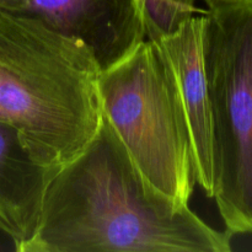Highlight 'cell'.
I'll return each mask as SVG.
<instances>
[{
    "label": "cell",
    "instance_id": "1",
    "mask_svg": "<svg viewBox=\"0 0 252 252\" xmlns=\"http://www.w3.org/2000/svg\"><path fill=\"white\" fill-rule=\"evenodd\" d=\"M231 236L157 191L102 116L89 144L52 177L21 252H228Z\"/></svg>",
    "mask_w": 252,
    "mask_h": 252
},
{
    "label": "cell",
    "instance_id": "2",
    "mask_svg": "<svg viewBox=\"0 0 252 252\" xmlns=\"http://www.w3.org/2000/svg\"><path fill=\"white\" fill-rule=\"evenodd\" d=\"M100 73L80 42L0 11V121L17 128L39 164L63 166L97 132Z\"/></svg>",
    "mask_w": 252,
    "mask_h": 252
},
{
    "label": "cell",
    "instance_id": "3",
    "mask_svg": "<svg viewBox=\"0 0 252 252\" xmlns=\"http://www.w3.org/2000/svg\"><path fill=\"white\" fill-rule=\"evenodd\" d=\"M102 116L144 179L189 204L196 185L189 126L159 44L144 39L98 78Z\"/></svg>",
    "mask_w": 252,
    "mask_h": 252
},
{
    "label": "cell",
    "instance_id": "4",
    "mask_svg": "<svg viewBox=\"0 0 252 252\" xmlns=\"http://www.w3.org/2000/svg\"><path fill=\"white\" fill-rule=\"evenodd\" d=\"M213 192L231 234H252V2L203 14Z\"/></svg>",
    "mask_w": 252,
    "mask_h": 252
},
{
    "label": "cell",
    "instance_id": "5",
    "mask_svg": "<svg viewBox=\"0 0 252 252\" xmlns=\"http://www.w3.org/2000/svg\"><path fill=\"white\" fill-rule=\"evenodd\" d=\"M19 15L39 20L53 31L80 42L93 53L101 70L147 39L135 0H24Z\"/></svg>",
    "mask_w": 252,
    "mask_h": 252
},
{
    "label": "cell",
    "instance_id": "6",
    "mask_svg": "<svg viewBox=\"0 0 252 252\" xmlns=\"http://www.w3.org/2000/svg\"><path fill=\"white\" fill-rule=\"evenodd\" d=\"M155 42L169 66L189 126L196 184L212 198L211 107L203 59V14Z\"/></svg>",
    "mask_w": 252,
    "mask_h": 252
},
{
    "label": "cell",
    "instance_id": "7",
    "mask_svg": "<svg viewBox=\"0 0 252 252\" xmlns=\"http://www.w3.org/2000/svg\"><path fill=\"white\" fill-rule=\"evenodd\" d=\"M58 169L36 161L17 128L0 121V231L17 252L38 229L47 189Z\"/></svg>",
    "mask_w": 252,
    "mask_h": 252
},
{
    "label": "cell",
    "instance_id": "8",
    "mask_svg": "<svg viewBox=\"0 0 252 252\" xmlns=\"http://www.w3.org/2000/svg\"><path fill=\"white\" fill-rule=\"evenodd\" d=\"M142 12L147 39L158 41L197 16L196 0H135Z\"/></svg>",
    "mask_w": 252,
    "mask_h": 252
},
{
    "label": "cell",
    "instance_id": "9",
    "mask_svg": "<svg viewBox=\"0 0 252 252\" xmlns=\"http://www.w3.org/2000/svg\"><path fill=\"white\" fill-rule=\"evenodd\" d=\"M24 7V0H0V11L20 14Z\"/></svg>",
    "mask_w": 252,
    "mask_h": 252
},
{
    "label": "cell",
    "instance_id": "10",
    "mask_svg": "<svg viewBox=\"0 0 252 252\" xmlns=\"http://www.w3.org/2000/svg\"><path fill=\"white\" fill-rule=\"evenodd\" d=\"M209 7L220 6V5L241 4V2H252V0H204Z\"/></svg>",
    "mask_w": 252,
    "mask_h": 252
}]
</instances>
